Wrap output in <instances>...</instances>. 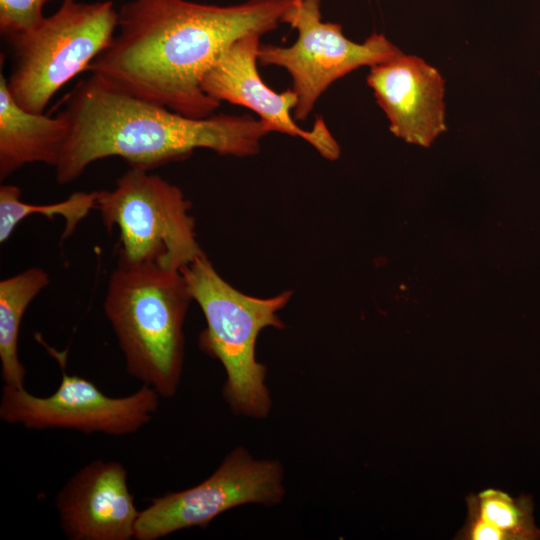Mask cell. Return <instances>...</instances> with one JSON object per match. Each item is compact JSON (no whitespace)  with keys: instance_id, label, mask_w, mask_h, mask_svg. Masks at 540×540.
<instances>
[{"instance_id":"9c48e42d","label":"cell","mask_w":540,"mask_h":540,"mask_svg":"<svg viewBox=\"0 0 540 540\" xmlns=\"http://www.w3.org/2000/svg\"><path fill=\"white\" fill-rule=\"evenodd\" d=\"M159 397L145 384L130 395L110 397L86 378L63 374L57 390L47 397L4 384L0 419L28 429L61 428L121 436L137 432L152 420Z\"/></svg>"},{"instance_id":"ba28073f","label":"cell","mask_w":540,"mask_h":540,"mask_svg":"<svg viewBox=\"0 0 540 540\" xmlns=\"http://www.w3.org/2000/svg\"><path fill=\"white\" fill-rule=\"evenodd\" d=\"M283 469L276 460H255L245 448L232 450L207 479L179 492L151 499L139 512L137 540H157L176 531L205 528L234 507L278 504L284 496Z\"/></svg>"},{"instance_id":"8fae6325","label":"cell","mask_w":540,"mask_h":540,"mask_svg":"<svg viewBox=\"0 0 540 540\" xmlns=\"http://www.w3.org/2000/svg\"><path fill=\"white\" fill-rule=\"evenodd\" d=\"M117 461L95 460L78 470L56 496L60 526L70 540H130L139 516Z\"/></svg>"},{"instance_id":"3957f363","label":"cell","mask_w":540,"mask_h":540,"mask_svg":"<svg viewBox=\"0 0 540 540\" xmlns=\"http://www.w3.org/2000/svg\"><path fill=\"white\" fill-rule=\"evenodd\" d=\"M190 300L178 270L118 265L108 280L104 312L126 370L162 397L174 396L181 382L183 323Z\"/></svg>"},{"instance_id":"6da1fadb","label":"cell","mask_w":540,"mask_h":540,"mask_svg":"<svg viewBox=\"0 0 540 540\" xmlns=\"http://www.w3.org/2000/svg\"><path fill=\"white\" fill-rule=\"evenodd\" d=\"M294 1L130 0L118 10L117 34L87 70L129 95L188 117H209L220 103L202 89L207 72L239 38L275 30Z\"/></svg>"},{"instance_id":"7a4b0ae2","label":"cell","mask_w":540,"mask_h":540,"mask_svg":"<svg viewBox=\"0 0 540 540\" xmlns=\"http://www.w3.org/2000/svg\"><path fill=\"white\" fill-rule=\"evenodd\" d=\"M64 102L61 111L70 132L55 167L59 184L71 183L90 164L108 157L150 171L200 148L251 156L269 133L250 115L188 117L119 91L95 75L81 80Z\"/></svg>"},{"instance_id":"4fadbf2b","label":"cell","mask_w":540,"mask_h":540,"mask_svg":"<svg viewBox=\"0 0 540 540\" xmlns=\"http://www.w3.org/2000/svg\"><path fill=\"white\" fill-rule=\"evenodd\" d=\"M70 125L60 111L55 117L22 108L0 74V179L21 167L44 163L56 167L68 139Z\"/></svg>"},{"instance_id":"5b68a950","label":"cell","mask_w":540,"mask_h":540,"mask_svg":"<svg viewBox=\"0 0 540 540\" xmlns=\"http://www.w3.org/2000/svg\"><path fill=\"white\" fill-rule=\"evenodd\" d=\"M190 208L180 188L135 167L112 190L99 191L96 205L106 229L119 230L118 265L178 271L204 254Z\"/></svg>"},{"instance_id":"52a82bcc","label":"cell","mask_w":540,"mask_h":540,"mask_svg":"<svg viewBox=\"0 0 540 540\" xmlns=\"http://www.w3.org/2000/svg\"><path fill=\"white\" fill-rule=\"evenodd\" d=\"M321 0H295L284 12L281 23L298 32L288 47L261 44L258 64L284 68L298 96L295 120H305L320 96L336 80L363 66H374L400 52L383 34H372L363 43L349 40L342 26L323 22Z\"/></svg>"},{"instance_id":"30bf717a","label":"cell","mask_w":540,"mask_h":540,"mask_svg":"<svg viewBox=\"0 0 540 540\" xmlns=\"http://www.w3.org/2000/svg\"><path fill=\"white\" fill-rule=\"evenodd\" d=\"M261 36L250 33L231 44L203 78V91L219 103L252 110L269 133L300 137L324 158L337 159L340 147L323 118H316L310 130L301 128L291 114L298 104L297 94L292 89L278 93L262 80L257 68Z\"/></svg>"},{"instance_id":"9a60e30c","label":"cell","mask_w":540,"mask_h":540,"mask_svg":"<svg viewBox=\"0 0 540 540\" xmlns=\"http://www.w3.org/2000/svg\"><path fill=\"white\" fill-rule=\"evenodd\" d=\"M49 282L48 273L39 267L0 281V363L5 385L24 387L26 370L18 354L21 322L29 304Z\"/></svg>"},{"instance_id":"7c38bea8","label":"cell","mask_w":540,"mask_h":540,"mask_svg":"<svg viewBox=\"0 0 540 540\" xmlns=\"http://www.w3.org/2000/svg\"><path fill=\"white\" fill-rule=\"evenodd\" d=\"M367 84L395 136L428 147L446 130L445 81L422 58L400 52L372 66Z\"/></svg>"},{"instance_id":"5bb4252c","label":"cell","mask_w":540,"mask_h":540,"mask_svg":"<svg viewBox=\"0 0 540 540\" xmlns=\"http://www.w3.org/2000/svg\"><path fill=\"white\" fill-rule=\"evenodd\" d=\"M466 522L457 533L460 540H537L540 530L533 517L530 496L512 497L487 488L466 497Z\"/></svg>"},{"instance_id":"8992f818","label":"cell","mask_w":540,"mask_h":540,"mask_svg":"<svg viewBox=\"0 0 540 540\" xmlns=\"http://www.w3.org/2000/svg\"><path fill=\"white\" fill-rule=\"evenodd\" d=\"M118 11L111 1L63 0L35 29L9 40L14 64L8 89L25 110L43 113L57 91L111 43Z\"/></svg>"},{"instance_id":"277c9868","label":"cell","mask_w":540,"mask_h":540,"mask_svg":"<svg viewBox=\"0 0 540 540\" xmlns=\"http://www.w3.org/2000/svg\"><path fill=\"white\" fill-rule=\"evenodd\" d=\"M181 272L206 320L199 346L219 360L226 371L222 390L225 400L237 415L266 417L271 398L264 382L266 367L256 361V340L266 327H284L277 312L292 293L287 291L270 298L243 294L217 273L205 254Z\"/></svg>"},{"instance_id":"2e32d148","label":"cell","mask_w":540,"mask_h":540,"mask_svg":"<svg viewBox=\"0 0 540 540\" xmlns=\"http://www.w3.org/2000/svg\"><path fill=\"white\" fill-rule=\"evenodd\" d=\"M99 191L75 192L67 199L52 204H31L21 200V189L12 184L0 187V243L6 242L15 227L26 217L40 214L48 219L62 216L65 227L61 240L67 239L78 224L96 209Z\"/></svg>"},{"instance_id":"e0dca14e","label":"cell","mask_w":540,"mask_h":540,"mask_svg":"<svg viewBox=\"0 0 540 540\" xmlns=\"http://www.w3.org/2000/svg\"><path fill=\"white\" fill-rule=\"evenodd\" d=\"M51 0H0V32L8 41L30 32L45 19L44 6Z\"/></svg>"},{"instance_id":"ac0fdd59","label":"cell","mask_w":540,"mask_h":540,"mask_svg":"<svg viewBox=\"0 0 540 540\" xmlns=\"http://www.w3.org/2000/svg\"><path fill=\"white\" fill-rule=\"evenodd\" d=\"M75 1H77V0H75Z\"/></svg>"}]
</instances>
